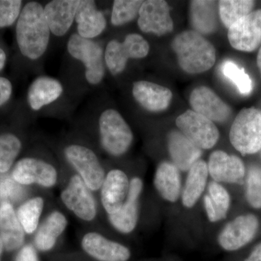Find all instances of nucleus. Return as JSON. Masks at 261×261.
Segmentation results:
<instances>
[{"label": "nucleus", "mask_w": 261, "mask_h": 261, "mask_svg": "<svg viewBox=\"0 0 261 261\" xmlns=\"http://www.w3.org/2000/svg\"><path fill=\"white\" fill-rule=\"evenodd\" d=\"M61 70V80L76 102L97 92L108 73L102 41L84 39L72 33L65 42Z\"/></svg>", "instance_id": "1"}, {"label": "nucleus", "mask_w": 261, "mask_h": 261, "mask_svg": "<svg viewBox=\"0 0 261 261\" xmlns=\"http://www.w3.org/2000/svg\"><path fill=\"white\" fill-rule=\"evenodd\" d=\"M53 37L44 13V4L25 2L14 27L15 68L23 73L42 74Z\"/></svg>", "instance_id": "2"}, {"label": "nucleus", "mask_w": 261, "mask_h": 261, "mask_svg": "<svg viewBox=\"0 0 261 261\" xmlns=\"http://www.w3.org/2000/svg\"><path fill=\"white\" fill-rule=\"evenodd\" d=\"M77 102L61 79L42 73L29 84L23 102L14 113L32 118L65 117L73 113Z\"/></svg>", "instance_id": "3"}, {"label": "nucleus", "mask_w": 261, "mask_h": 261, "mask_svg": "<svg viewBox=\"0 0 261 261\" xmlns=\"http://www.w3.org/2000/svg\"><path fill=\"white\" fill-rule=\"evenodd\" d=\"M82 114L86 119L93 122L99 145L106 154L118 158L129 150L134 141L133 132L116 108L102 104L97 97Z\"/></svg>", "instance_id": "4"}, {"label": "nucleus", "mask_w": 261, "mask_h": 261, "mask_svg": "<svg viewBox=\"0 0 261 261\" xmlns=\"http://www.w3.org/2000/svg\"><path fill=\"white\" fill-rule=\"evenodd\" d=\"M184 71L197 74L207 71L216 60V49L203 36L195 31H185L175 37L171 43Z\"/></svg>", "instance_id": "5"}, {"label": "nucleus", "mask_w": 261, "mask_h": 261, "mask_svg": "<svg viewBox=\"0 0 261 261\" xmlns=\"http://www.w3.org/2000/svg\"><path fill=\"white\" fill-rule=\"evenodd\" d=\"M103 45L106 69L113 77L124 73L130 61L145 58L150 49L147 39L135 32L128 33L122 40L113 38Z\"/></svg>", "instance_id": "6"}, {"label": "nucleus", "mask_w": 261, "mask_h": 261, "mask_svg": "<svg viewBox=\"0 0 261 261\" xmlns=\"http://www.w3.org/2000/svg\"><path fill=\"white\" fill-rule=\"evenodd\" d=\"M63 154L91 191L100 190L106 171L93 149L81 142H70L63 147Z\"/></svg>", "instance_id": "7"}, {"label": "nucleus", "mask_w": 261, "mask_h": 261, "mask_svg": "<svg viewBox=\"0 0 261 261\" xmlns=\"http://www.w3.org/2000/svg\"><path fill=\"white\" fill-rule=\"evenodd\" d=\"M231 145L240 153L252 154L261 149V111L245 108L235 118L229 132Z\"/></svg>", "instance_id": "8"}, {"label": "nucleus", "mask_w": 261, "mask_h": 261, "mask_svg": "<svg viewBox=\"0 0 261 261\" xmlns=\"http://www.w3.org/2000/svg\"><path fill=\"white\" fill-rule=\"evenodd\" d=\"M12 177L19 185H37L51 188L58 181V173L56 166L47 160L27 156L15 162Z\"/></svg>", "instance_id": "9"}, {"label": "nucleus", "mask_w": 261, "mask_h": 261, "mask_svg": "<svg viewBox=\"0 0 261 261\" xmlns=\"http://www.w3.org/2000/svg\"><path fill=\"white\" fill-rule=\"evenodd\" d=\"M176 124L178 130L202 150L213 148L219 140V130L214 122L192 110L178 116Z\"/></svg>", "instance_id": "10"}, {"label": "nucleus", "mask_w": 261, "mask_h": 261, "mask_svg": "<svg viewBox=\"0 0 261 261\" xmlns=\"http://www.w3.org/2000/svg\"><path fill=\"white\" fill-rule=\"evenodd\" d=\"M80 0H51L44 4V13L51 37L66 42L73 32Z\"/></svg>", "instance_id": "11"}, {"label": "nucleus", "mask_w": 261, "mask_h": 261, "mask_svg": "<svg viewBox=\"0 0 261 261\" xmlns=\"http://www.w3.org/2000/svg\"><path fill=\"white\" fill-rule=\"evenodd\" d=\"M91 192L80 176L75 174L61 192V200L79 219L89 222L95 219L97 213L95 200Z\"/></svg>", "instance_id": "12"}, {"label": "nucleus", "mask_w": 261, "mask_h": 261, "mask_svg": "<svg viewBox=\"0 0 261 261\" xmlns=\"http://www.w3.org/2000/svg\"><path fill=\"white\" fill-rule=\"evenodd\" d=\"M137 25L141 32L162 37L172 32L170 7L164 0H147L141 6Z\"/></svg>", "instance_id": "13"}, {"label": "nucleus", "mask_w": 261, "mask_h": 261, "mask_svg": "<svg viewBox=\"0 0 261 261\" xmlns=\"http://www.w3.org/2000/svg\"><path fill=\"white\" fill-rule=\"evenodd\" d=\"M108 20L97 1L80 0L75 18L73 32L81 37L99 40L107 31Z\"/></svg>", "instance_id": "14"}, {"label": "nucleus", "mask_w": 261, "mask_h": 261, "mask_svg": "<svg viewBox=\"0 0 261 261\" xmlns=\"http://www.w3.org/2000/svg\"><path fill=\"white\" fill-rule=\"evenodd\" d=\"M228 39L235 49L255 50L261 44V10L252 11L230 27Z\"/></svg>", "instance_id": "15"}, {"label": "nucleus", "mask_w": 261, "mask_h": 261, "mask_svg": "<svg viewBox=\"0 0 261 261\" xmlns=\"http://www.w3.org/2000/svg\"><path fill=\"white\" fill-rule=\"evenodd\" d=\"M259 223L256 216L243 215L228 223L220 233V246L227 251H235L250 243L256 234Z\"/></svg>", "instance_id": "16"}, {"label": "nucleus", "mask_w": 261, "mask_h": 261, "mask_svg": "<svg viewBox=\"0 0 261 261\" xmlns=\"http://www.w3.org/2000/svg\"><path fill=\"white\" fill-rule=\"evenodd\" d=\"M132 96L135 102L147 112H162L172 100L169 89L147 80L135 81L132 84Z\"/></svg>", "instance_id": "17"}, {"label": "nucleus", "mask_w": 261, "mask_h": 261, "mask_svg": "<svg viewBox=\"0 0 261 261\" xmlns=\"http://www.w3.org/2000/svg\"><path fill=\"white\" fill-rule=\"evenodd\" d=\"M192 111L213 122L223 123L228 121L231 109L212 89L205 86L197 87L190 97Z\"/></svg>", "instance_id": "18"}, {"label": "nucleus", "mask_w": 261, "mask_h": 261, "mask_svg": "<svg viewBox=\"0 0 261 261\" xmlns=\"http://www.w3.org/2000/svg\"><path fill=\"white\" fill-rule=\"evenodd\" d=\"M143 190V181L139 177L132 178L128 196L116 214L108 215V219L117 231L129 233L135 229L139 219V200Z\"/></svg>", "instance_id": "19"}, {"label": "nucleus", "mask_w": 261, "mask_h": 261, "mask_svg": "<svg viewBox=\"0 0 261 261\" xmlns=\"http://www.w3.org/2000/svg\"><path fill=\"white\" fill-rule=\"evenodd\" d=\"M130 181L124 171L112 169L106 174L101 187V202L108 215L116 214L128 196Z\"/></svg>", "instance_id": "20"}, {"label": "nucleus", "mask_w": 261, "mask_h": 261, "mask_svg": "<svg viewBox=\"0 0 261 261\" xmlns=\"http://www.w3.org/2000/svg\"><path fill=\"white\" fill-rule=\"evenodd\" d=\"M207 165L209 174L218 183H241L245 177V165L242 160L224 151L212 152Z\"/></svg>", "instance_id": "21"}, {"label": "nucleus", "mask_w": 261, "mask_h": 261, "mask_svg": "<svg viewBox=\"0 0 261 261\" xmlns=\"http://www.w3.org/2000/svg\"><path fill=\"white\" fill-rule=\"evenodd\" d=\"M82 247L89 256L99 261H128L130 257L128 247L97 232L86 233Z\"/></svg>", "instance_id": "22"}, {"label": "nucleus", "mask_w": 261, "mask_h": 261, "mask_svg": "<svg viewBox=\"0 0 261 261\" xmlns=\"http://www.w3.org/2000/svg\"><path fill=\"white\" fill-rule=\"evenodd\" d=\"M167 145L172 163L179 171H188L202 156V149L192 143L179 130L169 132Z\"/></svg>", "instance_id": "23"}, {"label": "nucleus", "mask_w": 261, "mask_h": 261, "mask_svg": "<svg viewBox=\"0 0 261 261\" xmlns=\"http://www.w3.org/2000/svg\"><path fill=\"white\" fill-rule=\"evenodd\" d=\"M0 238L7 251L20 248L25 238V231L13 205L8 201L0 205Z\"/></svg>", "instance_id": "24"}, {"label": "nucleus", "mask_w": 261, "mask_h": 261, "mask_svg": "<svg viewBox=\"0 0 261 261\" xmlns=\"http://www.w3.org/2000/svg\"><path fill=\"white\" fill-rule=\"evenodd\" d=\"M154 185L159 195L168 202H175L181 193L179 170L173 163H161L154 176Z\"/></svg>", "instance_id": "25"}, {"label": "nucleus", "mask_w": 261, "mask_h": 261, "mask_svg": "<svg viewBox=\"0 0 261 261\" xmlns=\"http://www.w3.org/2000/svg\"><path fill=\"white\" fill-rule=\"evenodd\" d=\"M217 9L216 2L196 0L190 3V20L195 32L207 35L217 31Z\"/></svg>", "instance_id": "26"}, {"label": "nucleus", "mask_w": 261, "mask_h": 261, "mask_svg": "<svg viewBox=\"0 0 261 261\" xmlns=\"http://www.w3.org/2000/svg\"><path fill=\"white\" fill-rule=\"evenodd\" d=\"M207 163L199 160L188 171L185 187L181 192L184 206L191 208L199 200L205 190L208 178Z\"/></svg>", "instance_id": "27"}, {"label": "nucleus", "mask_w": 261, "mask_h": 261, "mask_svg": "<svg viewBox=\"0 0 261 261\" xmlns=\"http://www.w3.org/2000/svg\"><path fill=\"white\" fill-rule=\"evenodd\" d=\"M68 220L60 211H53L38 229L34 243L40 251H49L55 247L57 240L64 232Z\"/></svg>", "instance_id": "28"}, {"label": "nucleus", "mask_w": 261, "mask_h": 261, "mask_svg": "<svg viewBox=\"0 0 261 261\" xmlns=\"http://www.w3.org/2000/svg\"><path fill=\"white\" fill-rule=\"evenodd\" d=\"M23 149V141L14 132H0V173L10 171Z\"/></svg>", "instance_id": "29"}, {"label": "nucleus", "mask_w": 261, "mask_h": 261, "mask_svg": "<svg viewBox=\"0 0 261 261\" xmlns=\"http://www.w3.org/2000/svg\"><path fill=\"white\" fill-rule=\"evenodd\" d=\"M255 2L250 0H221L219 2V14L228 29L240 19L251 13Z\"/></svg>", "instance_id": "30"}, {"label": "nucleus", "mask_w": 261, "mask_h": 261, "mask_svg": "<svg viewBox=\"0 0 261 261\" xmlns=\"http://www.w3.org/2000/svg\"><path fill=\"white\" fill-rule=\"evenodd\" d=\"M44 206V200L39 196L27 200L19 207L17 216L25 233L31 234L37 229Z\"/></svg>", "instance_id": "31"}, {"label": "nucleus", "mask_w": 261, "mask_h": 261, "mask_svg": "<svg viewBox=\"0 0 261 261\" xmlns=\"http://www.w3.org/2000/svg\"><path fill=\"white\" fill-rule=\"evenodd\" d=\"M142 0H115L111 8L110 23L113 27H121L138 18Z\"/></svg>", "instance_id": "32"}, {"label": "nucleus", "mask_w": 261, "mask_h": 261, "mask_svg": "<svg viewBox=\"0 0 261 261\" xmlns=\"http://www.w3.org/2000/svg\"><path fill=\"white\" fill-rule=\"evenodd\" d=\"M223 75L234 84L239 92L243 95H248L252 90V82L250 75L243 68H240L232 61H225L221 64Z\"/></svg>", "instance_id": "33"}, {"label": "nucleus", "mask_w": 261, "mask_h": 261, "mask_svg": "<svg viewBox=\"0 0 261 261\" xmlns=\"http://www.w3.org/2000/svg\"><path fill=\"white\" fill-rule=\"evenodd\" d=\"M207 195L217 214L219 221L224 219L227 215L231 202L227 190L221 184L214 181L209 185L208 194Z\"/></svg>", "instance_id": "34"}, {"label": "nucleus", "mask_w": 261, "mask_h": 261, "mask_svg": "<svg viewBox=\"0 0 261 261\" xmlns=\"http://www.w3.org/2000/svg\"><path fill=\"white\" fill-rule=\"evenodd\" d=\"M24 4L22 0H0V32L15 27Z\"/></svg>", "instance_id": "35"}, {"label": "nucleus", "mask_w": 261, "mask_h": 261, "mask_svg": "<svg viewBox=\"0 0 261 261\" xmlns=\"http://www.w3.org/2000/svg\"><path fill=\"white\" fill-rule=\"evenodd\" d=\"M247 200L255 208H261V168L252 166L247 178Z\"/></svg>", "instance_id": "36"}, {"label": "nucleus", "mask_w": 261, "mask_h": 261, "mask_svg": "<svg viewBox=\"0 0 261 261\" xmlns=\"http://www.w3.org/2000/svg\"><path fill=\"white\" fill-rule=\"evenodd\" d=\"M14 97V87L8 77L0 75V114L5 113L11 107Z\"/></svg>", "instance_id": "37"}, {"label": "nucleus", "mask_w": 261, "mask_h": 261, "mask_svg": "<svg viewBox=\"0 0 261 261\" xmlns=\"http://www.w3.org/2000/svg\"><path fill=\"white\" fill-rule=\"evenodd\" d=\"M15 261H39V259L35 248L32 245H27L20 249Z\"/></svg>", "instance_id": "38"}, {"label": "nucleus", "mask_w": 261, "mask_h": 261, "mask_svg": "<svg viewBox=\"0 0 261 261\" xmlns=\"http://www.w3.org/2000/svg\"><path fill=\"white\" fill-rule=\"evenodd\" d=\"M9 60V51L4 43L0 40V75L4 71Z\"/></svg>", "instance_id": "39"}, {"label": "nucleus", "mask_w": 261, "mask_h": 261, "mask_svg": "<svg viewBox=\"0 0 261 261\" xmlns=\"http://www.w3.org/2000/svg\"><path fill=\"white\" fill-rule=\"evenodd\" d=\"M244 261H261V243L253 249L251 254Z\"/></svg>", "instance_id": "40"}, {"label": "nucleus", "mask_w": 261, "mask_h": 261, "mask_svg": "<svg viewBox=\"0 0 261 261\" xmlns=\"http://www.w3.org/2000/svg\"><path fill=\"white\" fill-rule=\"evenodd\" d=\"M257 66H258L259 69H260L261 73V47L260 48V49H259L258 54H257Z\"/></svg>", "instance_id": "41"}, {"label": "nucleus", "mask_w": 261, "mask_h": 261, "mask_svg": "<svg viewBox=\"0 0 261 261\" xmlns=\"http://www.w3.org/2000/svg\"><path fill=\"white\" fill-rule=\"evenodd\" d=\"M4 249V245H3V241H2L1 238H0V257H1L2 254H3Z\"/></svg>", "instance_id": "42"}]
</instances>
